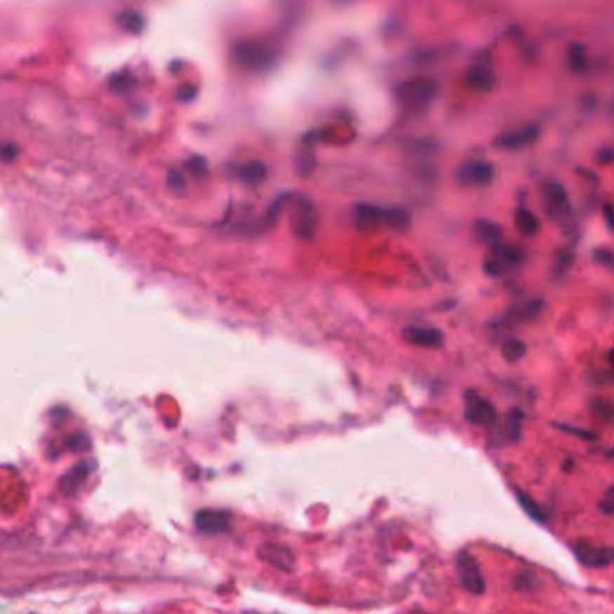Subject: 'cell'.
<instances>
[{
	"instance_id": "obj_32",
	"label": "cell",
	"mask_w": 614,
	"mask_h": 614,
	"mask_svg": "<svg viewBox=\"0 0 614 614\" xmlns=\"http://www.w3.org/2000/svg\"><path fill=\"white\" fill-rule=\"evenodd\" d=\"M598 508H600V512L606 515H610L614 512V498H613V488H607L606 492V498L600 501V505H598Z\"/></svg>"
},
{
	"instance_id": "obj_2",
	"label": "cell",
	"mask_w": 614,
	"mask_h": 614,
	"mask_svg": "<svg viewBox=\"0 0 614 614\" xmlns=\"http://www.w3.org/2000/svg\"><path fill=\"white\" fill-rule=\"evenodd\" d=\"M436 94H438V84L425 76L409 78L396 85V98H399L400 105L411 112L425 110L436 98Z\"/></svg>"
},
{
	"instance_id": "obj_3",
	"label": "cell",
	"mask_w": 614,
	"mask_h": 614,
	"mask_svg": "<svg viewBox=\"0 0 614 614\" xmlns=\"http://www.w3.org/2000/svg\"><path fill=\"white\" fill-rule=\"evenodd\" d=\"M291 227L294 236L299 240H312L319 225V213H317L314 200L307 195H292L291 202Z\"/></svg>"
},
{
	"instance_id": "obj_21",
	"label": "cell",
	"mask_w": 614,
	"mask_h": 614,
	"mask_svg": "<svg viewBox=\"0 0 614 614\" xmlns=\"http://www.w3.org/2000/svg\"><path fill=\"white\" fill-rule=\"evenodd\" d=\"M514 220H515V227H517V231H519L523 236L531 238L539 234L540 222L530 209H524V208L517 209L514 215Z\"/></svg>"
},
{
	"instance_id": "obj_27",
	"label": "cell",
	"mask_w": 614,
	"mask_h": 614,
	"mask_svg": "<svg viewBox=\"0 0 614 614\" xmlns=\"http://www.w3.org/2000/svg\"><path fill=\"white\" fill-rule=\"evenodd\" d=\"M295 168H298L301 177H308L310 173H314V170H316V157H314V152H312V149H303V152H299L298 161H295Z\"/></svg>"
},
{
	"instance_id": "obj_18",
	"label": "cell",
	"mask_w": 614,
	"mask_h": 614,
	"mask_svg": "<svg viewBox=\"0 0 614 614\" xmlns=\"http://www.w3.org/2000/svg\"><path fill=\"white\" fill-rule=\"evenodd\" d=\"M88 474H91V467H88L87 461H81V463H78V465L72 467V470H69V472H67L65 476L62 477V481H60V486H62L63 494H67V495L76 494L79 486L85 483V479H87Z\"/></svg>"
},
{
	"instance_id": "obj_12",
	"label": "cell",
	"mask_w": 614,
	"mask_h": 614,
	"mask_svg": "<svg viewBox=\"0 0 614 614\" xmlns=\"http://www.w3.org/2000/svg\"><path fill=\"white\" fill-rule=\"evenodd\" d=\"M258 559L279 571L291 573L295 568V555L291 548L278 542H265L258 548Z\"/></svg>"
},
{
	"instance_id": "obj_22",
	"label": "cell",
	"mask_w": 614,
	"mask_h": 614,
	"mask_svg": "<svg viewBox=\"0 0 614 614\" xmlns=\"http://www.w3.org/2000/svg\"><path fill=\"white\" fill-rule=\"evenodd\" d=\"M515 495H517V501H519L521 508H523V510L526 512V515H530L531 519L535 521V523H539V524L548 523V512L544 510V508L540 507L539 502L531 498L530 494L523 492L521 488H515Z\"/></svg>"
},
{
	"instance_id": "obj_31",
	"label": "cell",
	"mask_w": 614,
	"mask_h": 614,
	"mask_svg": "<svg viewBox=\"0 0 614 614\" xmlns=\"http://www.w3.org/2000/svg\"><path fill=\"white\" fill-rule=\"evenodd\" d=\"M555 427L562 429L564 432H569V434H575V436H580V438H584V440H594L596 438V434L591 431H584V429H578V427H573V425H566V424H555Z\"/></svg>"
},
{
	"instance_id": "obj_33",
	"label": "cell",
	"mask_w": 614,
	"mask_h": 614,
	"mask_svg": "<svg viewBox=\"0 0 614 614\" xmlns=\"http://www.w3.org/2000/svg\"><path fill=\"white\" fill-rule=\"evenodd\" d=\"M614 159L613 149H610V146H603V148H600V152L596 154V162L598 164H602V166H607V164H610Z\"/></svg>"
},
{
	"instance_id": "obj_5",
	"label": "cell",
	"mask_w": 614,
	"mask_h": 614,
	"mask_svg": "<svg viewBox=\"0 0 614 614\" xmlns=\"http://www.w3.org/2000/svg\"><path fill=\"white\" fill-rule=\"evenodd\" d=\"M524 260V251L515 245H501L498 243L492 247L486 262L483 263V272L490 278H499L510 269L519 265Z\"/></svg>"
},
{
	"instance_id": "obj_13",
	"label": "cell",
	"mask_w": 614,
	"mask_h": 614,
	"mask_svg": "<svg viewBox=\"0 0 614 614\" xmlns=\"http://www.w3.org/2000/svg\"><path fill=\"white\" fill-rule=\"evenodd\" d=\"M523 420H524V413L521 411V409H517V407H515V409H510L508 415L505 416V420H502V424L499 425L498 431H495L494 436H492V440L495 441V445L505 447V445L517 443L521 434H523Z\"/></svg>"
},
{
	"instance_id": "obj_19",
	"label": "cell",
	"mask_w": 614,
	"mask_h": 614,
	"mask_svg": "<svg viewBox=\"0 0 614 614\" xmlns=\"http://www.w3.org/2000/svg\"><path fill=\"white\" fill-rule=\"evenodd\" d=\"M267 170L265 162L262 161H251L247 164H241L236 168V177L247 186H258L267 179Z\"/></svg>"
},
{
	"instance_id": "obj_15",
	"label": "cell",
	"mask_w": 614,
	"mask_h": 614,
	"mask_svg": "<svg viewBox=\"0 0 614 614\" xmlns=\"http://www.w3.org/2000/svg\"><path fill=\"white\" fill-rule=\"evenodd\" d=\"M540 128L537 125L523 126L517 130H508L495 139V146L502 149H519L530 146L539 139Z\"/></svg>"
},
{
	"instance_id": "obj_7",
	"label": "cell",
	"mask_w": 614,
	"mask_h": 614,
	"mask_svg": "<svg viewBox=\"0 0 614 614\" xmlns=\"http://www.w3.org/2000/svg\"><path fill=\"white\" fill-rule=\"evenodd\" d=\"M456 571L458 578H460L463 589L470 594H483L486 591V582L483 577L481 568H479V562H477L476 556L469 552H461L456 556Z\"/></svg>"
},
{
	"instance_id": "obj_1",
	"label": "cell",
	"mask_w": 614,
	"mask_h": 614,
	"mask_svg": "<svg viewBox=\"0 0 614 614\" xmlns=\"http://www.w3.org/2000/svg\"><path fill=\"white\" fill-rule=\"evenodd\" d=\"M353 222L361 233H375L382 227L391 229L394 233H402L411 225V215L403 208L357 203L353 209Z\"/></svg>"
},
{
	"instance_id": "obj_25",
	"label": "cell",
	"mask_w": 614,
	"mask_h": 614,
	"mask_svg": "<svg viewBox=\"0 0 614 614\" xmlns=\"http://www.w3.org/2000/svg\"><path fill=\"white\" fill-rule=\"evenodd\" d=\"M589 409H591V413H593V415L596 416L598 420H600V422H606V424H609L610 420H613V415H614L613 403H610V400L603 399V396H596V399L591 400Z\"/></svg>"
},
{
	"instance_id": "obj_4",
	"label": "cell",
	"mask_w": 614,
	"mask_h": 614,
	"mask_svg": "<svg viewBox=\"0 0 614 614\" xmlns=\"http://www.w3.org/2000/svg\"><path fill=\"white\" fill-rule=\"evenodd\" d=\"M233 56L243 69L249 71H265L276 62V53L258 40H241L234 46Z\"/></svg>"
},
{
	"instance_id": "obj_28",
	"label": "cell",
	"mask_w": 614,
	"mask_h": 614,
	"mask_svg": "<svg viewBox=\"0 0 614 614\" xmlns=\"http://www.w3.org/2000/svg\"><path fill=\"white\" fill-rule=\"evenodd\" d=\"M573 260H575V256H573L571 251L568 249H562L559 251V253L555 254V274L562 276L564 272H568L569 267L573 265Z\"/></svg>"
},
{
	"instance_id": "obj_11",
	"label": "cell",
	"mask_w": 614,
	"mask_h": 614,
	"mask_svg": "<svg viewBox=\"0 0 614 614\" xmlns=\"http://www.w3.org/2000/svg\"><path fill=\"white\" fill-rule=\"evenodd\" d=\"M233 515L227 510H215V508H203L195 515V526L200 533L206 535H222L231 530Z\"/></svg>"
},
{
	"instance_id": "obj_34",
	"label": "cell",
	"mask_w": 614,
	"mask_h": 614,
	"mask_svg": "<svg viewBox=\"0 0 614 614\" xmlns=\"http://www.w3.org/2000/svg\"><path fill=\"white\" fill-rule=\"evenodd\" d=\"M594 260H596V262L600 263V265L610 267V265H613V253H610L609 249L594 251Z\"/></svg>"
},
{
	"instance_id": "obj_24",
	"label": "cell",
	"mask_w": 614,
	"mask_h": 614,
	"mask_svg": "<svg viewBox=\"0 0 614 614\" xmlns=\"http://www.w3.org/2000/svg\"><path fill=\"white\" fill-rule=\"evenodd\" d=\"M528 346L521 339H508L502 342L501 355L507 362H519L526 355Z\"/></svg>"
},
{
	"instance_id": "obj_23",
	"label": "cell",
	"mask_w": 614,
	"mask_h": 614,
	"mask_svg": "<svg viewBox=\"0 0 614 614\" xmlns=\"http://www.w3.org/2000/svg\"><path fill=\"white\" fill-rule=\"evenodd\" d=\"M542 308V299H533V301H528V303L521 305V307H515L512 310V316H514L515 323H528V321H533L535 317H539Z\"/></svg>"
},
{
	"instance_id": "obj_6",
	"label": "cell",
	"mask_w": 614,
	"mask_h": 614,
	"mask_svg": "<svg viewBox=\"0 0 614 614\" xmlns=\"http://www.w3.org/2000/svg\"><path fill=\"white\" fill-rule=\"evenodd\" d=\"M542 206L546 215L553 222H564L571 215V202H569L568 191L556 180H546L540 189Z\"/></svg>"
},
{
	"instance_id": "obj_8",
	"label": "cell",
	"mask_w": 614,
	"mask_h": 614,
	"mask_svg": "<svg viewBox=\"0 0 614 614\" xmlns=\"http://www.w3.org/2000/svg\"><path fill=\"white\" fill-rule=\"evenodd\" d=\"M495 177V168L485 159H470L463 162L456 171V179L461 186L477 187L488 186Z\"/></svg>"
},
{
	"instance_id": "obj_9",
	"label": "cell",
	"mask_w": 614,
	"mask_h": 614,
	"mask_svg": "<svg viewBox=\"0 0 614 614\" xmlns=\"http://www.w3.org/2000/svg\"><path fill=\"white\" fill-rule=\"evenodd\" d=\"M465 420L472 425L490 427L499 422V415L494 403L476 393H467L465 396Z\"/></svg>"
},
{
	"instance_id": "obj_36",
	"label": "cell",
	"mask_w": 614,
	"mask_h": 614,
	"mask_svg": "<svg viewBox=\"0 0 614 614\" xmlns=\"http://www.w3.org/2000/svg\"><path fill=\"white\" fill-rule=\"evenodd\" d=\"M409 614H431V613H424V610H411Z\"/></svg>"
},
{
	"instance_id": "obj_26",
	"label": "cell",
	"mask_w": 614,
	"mask_h": 614,
	"mask_svg": "<svg viewBox=\"0 0 614 614\" xmlns=\"http://www.w3.org/2000/svg\"><path fill=\"white\" fill-rule=\"evenodd\" d=\"M292 199V193H285V195H279L278 199L274 200V202L270 203L269 209H267L265 213V222L269 225H274L276 222H278V218L281 216L283 209L288 206V202H291Z\"/></svg>"
},
{
	"instance_id": "obj_35",
	"label": "cell",
	"mask_w": 614,
	"mask_h": 614,
	"mask_svg": "<svg viewBox=\"0 0 614 614\" xmlns=\"http://www.w3.org/2000/svg\"><path fill=\"white\" fill-rule=\"evenodd\" d=\"M603 220H606L607 229H613V203L610 202L603 206Z\"/></svg>"
},
{
	"instance_id": "obj_20",
	"label": "cell",
	"mask_w": 614,
	"mask_h": 614,
	"mask_svg": "<svg viewBox=\"0 0 614 614\" xmlns=\"http://www.w3.org/2000/svg\"><path fill=\"white\" fill-rule=\"evenodd\" d=\"M474 236H476L477 241H481L483 245L495 247L502 238V229L501 225L494 224V222L477 220L474 224Z\"/></svg>"
},
{
	"instance_id": "obj_29",
	"label": "cell",
	"mask_w": 614,
	"mask_h": 614,
	"mask_svg": "<svg viewBox=\"0 0 614 614\" xmlns=\"http://www.w3.org/2000/svg\"><path fill=\"white\" fill-rule=\"evenodd\" d=\"M537 584H539V582H537V578L533 577V573H530V571L519 573V575L514 578L515 587L521 591H526V593H530V591L535 589Z\"/></svg>"
},
{
	"instance_id": "obj_17",
	"label": "cell",
	"mask_w": 614,
	"mask_h": 614,
	"mask_svg": "<svg viewBox=\"0 0 614 614\" xmlns=\"http://www.w3.org/2000/svg\"><path fill=\"white\" fill-rule=\"evenodd\" d=\"M566 65L573 74H585L589 71L591 58L587 47L580 42H571L566 49Z\"/></svg>"
},
{
	"instance_id": "obj_16",
	"label": "cell",
	"mask_w": 614,
	"mask_h": 614,
	"mask_svg": "<svg viewBox=\"0 0 614 614\" xmlns=\"http://www.w3.org/2000/svg\"><path fill=\"white\" fill-rule=\"evenodd\" d=\"M465 85L476 94L490 92L495 85V74L486 63H474L465 72Z\"/></svg>"
},
{
	"instance_id": "obj_10",
	"label": "cell",
	"mask_w": 614,
	"mask_h": 614,
	"mask_svg": "<svg viewBox=\"0 0 614 614\" xmlns=\"http://www.w3.org/2000/svg\"><path fill=\"white\" fill-rule=\"evenodd\" d=\"M578 561L587 568L603 569L609 568L613 562V549L602 544H593L589 540H578L571 546Z\"/></svg>"
},
{
	"instance_id": "obj_30",
	"label": "cell",
	"mask_w": 614,
	"mask_h": 614,
	"mask_svg": "<svg viewBox=\"0 0 614 614\" xmlns=\"http://www.w3.org/2000/svg\"><path fill=\"white\" fill-rule=\"evenodd\" d=\"M119 20L125 29L133 31V33H138L142 27V18L139 17L138 13H121Z\"/></svg>"
},
{
	"instance_id": "obj_14",
	"label": "cell",
	"mask_w": 614,
	"mask_h": 614,
	"mask_svg": "<svg viewBox=\"0 0 614 614\" xmlns=\"http://www.w3.org/2000/svg\"><path fill=\"white\" fill-rule=\"evenodd\" d=\"M402 339L413 346L429 349L440 348L445 342L443 332L431 326H407L402 332Z\"/></svg>"
}]
</instances>
